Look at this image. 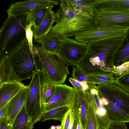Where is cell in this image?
<instances>
[{
  "label": "cell",
  "mask_w": 129,
  "mask_h": 129,
  "mask_svg": "<svg viewBox=\"0 0 129 129\" xmlns=\"http://www.w3.org/2000/svg\"><path fill=\"white\" fill-rule=\"evenodd\" d=\"M129 27L112 24L96 27L93 29L79 33L75 37L77 41L89 45L100 41L114 38H124Z\"/></svg>",
  "instance_id": "obj_7"
},
{
  "label": "cell",
  "mask_w": 129,
  "mask_h": 129,
  "mask_svg": "<svg viewBox=\"0 0 129 129\" xmlns=\"http://www.w3.org/2000/svg\"><path fill=\"white\" fill-rule=\"evenodd\" d=\"M47 77L43 70L36 72L28 85L29 91L25 106L34 124L41 120L45 106L44 88Z\"/></svg>",
  "instance_id": "obj_4"
},
{
  "label": "cell",
  "mask_w": 129,
  "mask_h": 129,
  "mask_svg": "<svg viewBox=\"0 0 129 129\" xmlns=\"http://www.w3.org/2000/svg\"><path fill=\"white\" fill-rule=\"evenodd\" d=\"M58 2L51 0H29L16 2L11 4L6 12L8 16L25 12H29L37 7L57 5Z\"/></svg>",
  "instance_id": "obj_14"
},
{
  "label": "cell",
  "mask_w": 129,
  "mask_h": 129,
  "mask_svg": "<svg viewBox=\"0 0 129 129\" xmlns=\"http://www.w3.org/2000/svg\"><path fill=\"white\" fill-rule=\"evenodd\" d=\"M129 61V31L125 37L121 46L117 51L113 60L114 68Z\"/></svg>",
  "instance_id": "obj_19"
},
{
  "label": "cell",
  "mask_w": 129,
  "mask_h": 129,
  "mask_svg": "<svg viewBox=\"0 0 129 129\" xmlns=\"http://www.w3.org/2000/svg\"><path fill=\"white\" fill-rule=\"evenodd\" d=\"M5 55L10 58L15 71L22 81L32 78L36 72L42 70L38 54L31 51L26 38Z\"/></svg>",
  "instance_id": "obj_3"
},
{
  "label": "cell",
  "mask_w": 129,
  "mask_h": 129,
  "mask_svg": "<svg viewBox=\"0 0 129 129\" xmlns=\"http://www.w3.org/2000/svg\"><path fill=\"white\" fill-rule=\"evenodd\" d=\"M88 46L73 39L62 38L57 53L67 66H76L86 54Z\"/></svg>",
  "instance_id": "obj_8"
},
{
  "label": "cell",
  "mask_w": 129,
  "mask_h": 129,
  "mask_svg": "<svg viewBox=\"0 0 129 129\" xmlns=\"http://www.w3.org/2000/svg\"><path fill=\"white\" fill-rule=\"evenodd\" d=\"M98 85L97 88L100 96L111 101L129 115V93L115 83Z\"/></svg>",
  "instance_id": "obj_10"
},
{
  "label": "cell",
  "mask_w": 129,
  "mask_h": 129,
  "mask_svg": "<svg viewBox=\"0 0 129 129\" xmlns=\"http://www.w3.org/2000/svg\"><path fill=\"white\" fill-rule=\"evenodd\" d=\"M54 6H46L39 7L29 12V22L31 23L35 30L39 26Z\"/></svg>",
  "instance_id": "obj_20"
},
{
  "label": "cell",
  "mask_w": 129,
  "mask_h": 129,
  "mask_svg": "<svg viewBox=\"0 0 129 129\" xmlns=\"http://www.w3.org/2000/svg\"><path fill=\"white\" fill-rule=\"evenodd\" d=\"M71 6L80 8L83 11L93 16L95 13L94 7V0H63Z\"/></svg>",
  "instance_id": "obj_26"
},
{
  "label": "cell",
  "mask_w": 129,
  "mask_h": 129,
  "mask_svg": "<svg viewBox=\"0 0 129 129\" xmlns=\"http://www.w3.org/2000/svg\"><path fill=\"white\" fill-rule=\"evenodd\" d=\"M26 86L21 82L17 81L4 82L0 84V109L6 106Z\"/></svg>",
  "instance_id": "obj_15"
},
{
  "label": "cell",
  "mask_w": 129,
  "mask_h": 129,
  "mask_svg": "<svg viewBox=\"0 0 129 129\" xmlns=\"http://www.w3.org/2000/svg\"><path fill=\"white\" fill-rule=\"evenodd\" d=\"M115 83L122 89L129 93V71L115 78Z\"/></svg>",
  "instance_id": "obj_30"
},
{
  "label": "cell",
  "mask_w": 129,
  "mask_h": 129,
  "mask_svg": "<svg viewBox=\"0 0 129 129\" xmlns=\"http://www.w3.org/2000/svg\"><path fill=\"white\" fill-rule=\"evenodd\" d=\"M123 39L117 38L88 45L87 52L76 66L87 74L112 72L114 58Z\"/></svg>",
  "instance_id": "obj_1"
},
{
  "label": "cell",
  "mask_w": 129,
  "mask_h": 129,
  "mask_svg": "<svg viewBox=\"0 0 129 129\" xmlns=\"http://www.w3.org/2000/svg\"><path fill=\"white\" fill-rule=\"evenodd\" d=\"M104 107L110 119L113 122L129 123V115L119 107L111 101Z\"/></svg>",
  "instance_id": "obj_21"
},
{
  "label": "cell",
  "mask_w": 129,
  "mask_h": 129,
  "mask_svg": "<svg viewBox=\"0 0 129 129\" xmlns=\"http://www.w3.org/2000/svg\"><path fill=\"white\" fill-rule=\"evenodd\" d=\"M62 39L59 35L50 32L35 41L40 44L43 49L46 51L56 53L57 48Z\"/></svg>",
  "instance_id": "obj_17"
},
{
  "label": "cell",
  "mask_w": 129,
  "mask_h": 129,
  "mask_svg": "<svg viewBox=\"0 0 129 129\" xmlns=\"http://www.w3.org/2000/svg\"><path fill=\"white\" fill-rule=\"evenodd\" d=\"M99 127L95 109L90 101L87 111L85 129H98Z\"/></svg>",
  "instance_id": "obj_29"
},
{
  "label": "cell",
  "mask_w": 129,
  "mask_h": 129,
  "mask_svg": "<svg viewBox=\"0 0 129 129\" xmlns=\"http://www.w3.org/2000/svg\"><path fill=\"white\" fill-rule=\"evenodd\" d=\"M94 21L96 27L112 24L129 27V8H110L94 13Z\"/></svg>",
  "instance_id": "obj_9"
},
{
  "label": "cell",
  "mask_w": 129,
  "mask_h": 129,
  "mask_svg": "<svg viewBox=\"0 0 129 129\" xmlns=\"http://www.w3.org/2000/svg\"><path fill=\"white\" fill-rule=\"evenodd\" d=\"M56 129H60L61 126L59 125H57V126H55Z\"/></svg>",
  "instance_id": "obj_42"
},
{
  "label": "cell",
  "mask_w": 129,
  "mask_h": 129,
  "mask_svg": "<svg viewBox=\"0 0 129 129\" xmlns=\"http://www.w3.org/2000/svg\"><path fill=\"white\" fill-rule=\"evenodd\" d=\"M55 91V87L54 85L50 82L47 78L45 83L44 88L45 105L53 96Z\"/></svg>",
  "instance_id": "obj_31"
},
{
  "label": "cell",
  "mask_w": 129,
  "mask_h": 129,
  "mask_svg": "<svg viewBox=\"0 0 129 129\" xmlns=\"http://www.w3.org/2000/svg\"><path fill=\"white\" fill-rule=\"evenodd\" d=\"M54 93L45 105L43 113L51 109L66 105H71L74 88L63 84H54Z\"/></svg>",
  "instance_id": "obj_12"
},
{
  "label": "cell",
  "mask_w": 129,
  "mask_h": 129,
  "mask_svg": "<svg viewBox=\"0 0 129 129\" xmlns=\"http://www.w3.org/2000/svg\"><path fill=\"white\" fill-rule=\"evenodd\" d=\"M72 76L73 78L81 82L87 83V74H85L77 67L72 66Z\"/></svg>",
  "instance_id": "obj_32"
},
{
  "label": "cell",
  "mask_w": 129,
  "mask_h": 129,
  "mask_svg": "<svg viewBox=\"0 0 129 129\" xmlns=\"http://www.w3.org/2000/svg\"><path fill=\"white\" fill-rule=\"evenodd\" d=\"M32 24L30 22L27 24L25 28V35L27 40L29 48L31 51L33 53V38L34 37V31L31 29Z\"/></svg>",
  "instance_id": "obj_34"
},
{
  "label": "cell",
  "mask_w": 129,
  "mask_h": 129,
  "mask_svg": "<svg viewBox=\"0 0 129 129\" xmlns=\"http://www.w3.org/2000/svg\"><path fill=\"white\" fill-rule=\"evenodd\" d=\"M48 129H51V127H50V128H49Z\"/></svg>",
  "instance_id": "obj_45"
},
{
  "label": "cell",
  "mask_w": 129,
  "mask_h": 129,
  "mask_svg": "<svg viewBox=\"0 0 129 129\" xmlns=\"http://www.w3.org/2000/svg\"><path fill=\"white\" fill-rule=\"evenodd\" d=\"M29 91L28 86L26 87L13 98L6 105L5 116L11 128L13 121L24 105Z\"/></svg>",
  "instance_id": "obj_13"
},
{
  "label": "cell",
  "mask_w": 129,
  "mask_h": 129,
  "mask_svg": "<svg viewBox=\"0 0 129 129\" xmlns=\"http://www.w3.org/2000/svg\"><path fill=\"white\" fill-rule=\"evenodd\" d=\"M6 108V106L0 109V119L5 116Z\"/></svg>",
  "instance_id": "obj_40"
},
{
  "label": "cell",
  "mask_w": 129,
  "mask_h": 129,
  "mask_svg": "<svg viewBox=\"0 0 129 129\" xmlns=\"http://www.w3.org/2000/svg\"><path fill=\"white\" fill-rule=\"evenodd\" d=\"M110 129H127V126L124 123L113 122Z\"/></svg>",
  "instance_id": "obj_37"
},
{
  "label": "cell",
  "mask_w": 129,
  "mask_h": 129,
  "mask_svg": "<svg viewBox=\"0 0 129 129\" xmlns=\"http://www.w3.org/2000/svg\"><path fill=\"white\" fill-rule=\"evenodd\" d=\"M70 105L76 119L83 129H85L87 111L90 101L85 91L74 87Z\"/></svg>",
  "instance_id": "obj_11"
},
{
  "label": "cell",
  "mask_w": 129,
  "mask_h": 129,
  "mask_svg": "<svg viewBox=\"0 0 129 129\" xmlns=\"http://www.w3.org/2000/svg\"><path fill=\"white\" fill-rule=\"evenodd\" d=\"M76 129H83L80 123L79 122L77 123Z\"/></svg>",
  "instance_id": "obj_41"
},
{
  "label": "cell",
  "mask_w": 129,
  "mask_h": 129,
  "mask_svg": "<svg viewBox=\"0 0 129 129\" xmlns=\"http://www.w3.org/2000/svg\"><path fill=\"white\" fill-rule=\"evenodd\" d=\"M95 111L99 126L102 129L110 128L113 122L109 116L106 108L103 107L101 109H95Z\"/></svg>",
  "instance_id": "obj_27"
},
{
  "label": "cell",
  "mask_w": 129,
  "mask_h": 129,
  "mask_svg": "<svg viewBox=\"0 0 129 129\" xmlns=\"http://www.w3.org/2000/svg\"><path fill=\"white\" fill-rule=\"evenodd\" d=\"M51 127V129H56L55 126L54 125L51 126V127Z\"/></svg>",
  "instance_id": "obj_43"
},
{
  "label": "cell",
  "mask_w": 129,
  "mask_h": 129,
  "mask_svg": "<svg viewBox=\"0 0 129 129\" xmlns=\"http://www.w3.org/2000/svg\"><path fill=\"white\" fill-rule=\"evenodd\" d=\"M15 81L21 82L22 80L15 71L10 58L7 55H4L0 63V84Z\"/></svg>",
  "instance_id": "obj_16"
},
{
  "label": "cell",
  "mask_w": 129,
  "mask_h": 129,
  "mask_svg": "<svg viewBox=\"0 0 129 129\" xmlns=\"http://www.w3.org/2000/svg\"><path fill=\"white\" fill-rule=\"evenodd\" d=\"M70 108V105H68L50 110L43 113L41 120L43 122L48 120H54L61 122L65 114Z\"/></svg>",
  "instance_id": "obj_24"
},
{
  "label": "cell",
  "mask_w": 129,
  "mask_h": 129,
  "mask_svg": "<svg viewBox=\"0 0 129 129\" xmlns=\"http://www.w3.org/2000/svg\"><path fill=\"white\" fill-rule=\"evenodd\" d=\"M56 13L51 10L37 28L34 30L35 40L45 36L50 31L52 25L55 22Z\"/></svg>",
  "instance_id": "obj_18"
},
{
  "label": "cell",
  "mask_w": 129,
  "mask_h": 129,
  "mask_svg": "<svg viewBox=\"0 0 129 129\" xmlns=\"http://www.w3.org/2000/svg\"><path fill=\"white\" fill-rule=\"evenodd\" d=\"M34 124L24 105L15 118L10 129H33Z\"/></svg>",
  "instance_id": "obj_22"
},
{
  "label": "cell",
  "mask_w": 129,
  "mask_h": 129,
  "mask_svg": "<svg viewBox=\"0 0 129 129\" xmlns=\"http://www.w3.org/2000/svg\"><path fill=\"white\" fill-rule=\"evenodd\" d=\"M129 71V61L114 68L112 72L115 78L120 76Z\"/></svg>",
  "instance_id": "obj_33"
},
{
  "label": "cell",
  "mask_w": 129,
  "mask_h": 129,
  "mask_svg": "<svg viewBox=\"0 0 129 129\" xmlns=\"http://www.w3.org/2000/svg\"><path fill=\"white\" fill-rule=\"evenodd\" d=\"M95 13L110 8H129V0H94Z\"/></svg>",
  "instance_id": "obj_23"
},
{
  "label": "cell",
  "mask_w": 129,
  "mask_h": 129,
  "mask_svg": "<svg viewBox=\"0 0 129 129\" xmlns=\"http://www.w3.org/2000/svg\"><path fill=\"white\" fill-rule=\"evenodd\" d=\"M87 83L98 84L109 83H115V78L112 72L107 73L87 74Z\"/></svg>",
  "instance_id": "obj_25"
},
{
  "label": "cell",
  "mask_w": 129,
  "mask_h": 129,
  "mask_svg": "<svg viewBox=\"0 0 129 129\" xmlns=\"http://www.w3.org/2000/svg\"><path fill=\"white\" fill-rule=\"evenodd\" d=\"M98 129H102L101 128H100L99 126L98 127Z\"/></svg>",
  "instance_id": "obj_44"
},
{
  "label": "cell",
  "mask_w": 129,
  "mask_h": 129,
  "mask_svg": "<svg viewBox=\"0 0 129 129\" xmlns=\"http://www.w3.org/2000/svg\"><path fill=\"white\" fill-rule=\"evenodd\" d=\"M72 111V109L70 108L66 113L61 122L60 129H68Z\"/></svg>",
  "instance_id": "obj_35"
},
{
  "label": "cell",
  "mask_w": 129,
  "mask_h": 129,
  "mask_svg": "<svg viewBox=\"0 0 129 129\" xmlns=\"http://www.w3.org/2000/svg\"><path fill=\"white\" fill-rule=\"evenodd\" d=\"M60 1L59 8L56 13V23L50 32L59 35L62 39L75 37L79 33L96 27L93 15L71 6L63 0Z\"/></svg>",
  "instance_id": "obj_2"
},
{
  "label": "cell",
  "mask_w": 129,
  "mask_h": 129,
  "mask_svg": "<svg viewBox=\"0 0 129 129\" xmlns=\"http://www.w3.org/2000/svg\"><path fill=\"white\" fill-rule=\"evenodd\" d=\"M33 47L37 51L42 69L50 82L53 84L64 83L69 72L68 66L58 54L48 52L41 46L34 45Z\"/></svg>",
  "instance_id": "obj_5"
},
{
  "label": "cell",
  "mask_w": 129,
  "mask_h": 129,
  "mask_svg": "<svg viewBox=\"0 0 129 129\" xmlns=\"http://www.w3.org/2000/svg\"><path fill=\"white\" fill-rule=\"evenodd\" d=\"M88 88L85 91L90 101L93 104L95 109H101L103 107L100 101L97 86L95 84L87 83Z\"/></svg>",
  "instance_id": "obj_28"
},
{
  "label": "cell",
  "mask_w": 129,
  "mask_h": 129,
  "mask_svg": "<svg viewBox=\"0 0 129 129\" xmlns=\"http://www.w3.org/2000/svg\"><path fill=\"white\" fill-rule=\"evenodd\" d=\"M78 122L72 111L71 115L70 123L68 129H76Z\"/></svg>",
  "instance_id": "obj_38"
},
{
  "label": "cell",
  "mask_w": 129,
  "mask_h": 129,
  "mask_svg": "<svg viewBox=\"0 0 129 129\" xmlns=\"http://www.w3.org/2000/svg\"><path fill=\"white\" fill-rule=\"evenodd\" d=\"M69 81L74 88L85 91L88 88V85L87 83L81 82L71 78L69 79Z\"/></svg>",
  "instance_id": "obj_36"
},
{
  "label": "cell",
  "mask_w": 129,
  "mask_h": 129,
  "mask_svg": "<svg viewBox=\"0 0 129 129\" xmlns=\"http://www.w3.org/2000/svg\"><path fill=\"white\" fill-rule=\"evenodd\" d=\"M29 12H25L8 16L0 30V54L2 56L12 42L22 35L29 22Z\"/></svg>",
  "instance_id": "obj_6"
},
{
  "label": "cell",
  "mask_w": 129,
  "mask_h": 129,
  "mask_svg": "<svg viewBox=\"0 0 129 129\" xmlns=\"http://www.w3.org/2000/svg\"><path fill=\"white\" fill-rule=\"evenodd\" d=\"M0 129H10L6 116L0 119Z\"/></svg>",
  "instance_id": "obj_39"
}]
</instances>
